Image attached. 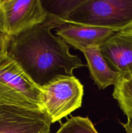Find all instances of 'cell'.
<instances>
[{"label": "cell", "instance_id": "2", "mask_svg": "<svg viewBox=\"0 0 132 133\" xmlns=\"http://www.w3.org/2000/svg\"><path fill=\"white\" fill-rule=\"evenodd\" d=\"M62 23L108 29L115 32L132 29V0H81Z\"/></svg>", "mask_w": 132, "mask_h": 133}, {"label": "cell", "instance_id": "7", "mask_svg": "<svg viewBox=\"0 0 132 133\" xmlns=\"http://www.w3.org/2000/svg\"><path fill=\"white\" fill-rule=\"evenodd\" d=\"M101 54L120 76L132 74V29L113 34L99 46Z\"/></svg>", "mask_w": 132, "mask_h": 133}, {"label": "cell", "instance_id": "11", "mask_svg": "<svg viewBox=\"0 0 132 133\" xmlns=\"http://www.w3.org/2000/svg\"><path fill=\"white\" fill-rule=\"evenodd\" d=\"M55 133H98L88 117H71Z\"/></svg>", "mask_w": 132, "mask_h": 133}, {"label": "cell", "instance_id": "9", "mask_svg": "<svg viewBox=\"0 0 132 133\" xmlns=\"http://www.w3.org/2000/svg\"><path fill=\"white\" fill-rule=\"evenodd\" d=\"M87 61L91 79L99 89L115 85L120 75L110 68L101 54L99 46L82 49Z\"/></svg>", "mask_w": 132, "mask_h": 133}, {"label": "cell", "instance_id": "8", "mask_svg": "<svg viewBox=\"0 0 132 133\" xmlns=\"http://www.w3.org/2000/svg\"><path fill=\"white\" fill-rule=\"evenodd\" d=\"M116 32L108 29L66 23L56 30V35L67 44L81 51L85 48L100 46Z\"/></svg>", "mask_w": 132, "mask_h": 133}, {"label": "cell", "instance_id": "6", "mask_svg": "<svg viewBox=\"0 0 132 133\" xmlns=\"http://www.w3.org/2000/svg\"><path fill=\"white\" fill-rule=\"evenodd\" d=\"M45 111L0 105V133H50Z\"/></svg>", "mask_w": 132, "mask_h": 133}, {"label": "cell", "instance_id": "12", "mask_svg": "<svg viewBox=\"0 0 132 133\" xmlns=\"http://www.w3.org/2000/svg\"><path fill=\"white\" fill-rule=\"evenodd\" d=\"M10 36L0 30V57L7 53Z\"/></svg>", "mask_w": 132, "mask_h": 133}, {"label": "cell", "instance_id": "10", "mask_svg": "<svg viewBox=\"0 0 132 133\" xmlns=\"http://www.w3.org/2000/svg\"><path fill=\"white\" fill-rule=\"evenodd\" d=\"M113 97L127 118L132 119V74L119 77L114 85Z\"/></svg>", "mask_w": 132, "mask_h": 133}, {"label": "cell", "instance_id": "5", "mask_svg": "<svg viewBox=\"0 0 132 133\" xmlns=\"http://www.w3.org/2000/svg\"><path fill=\"white\" fill-rule=\"evenodd\" d=\"M41 0H0V30L12 37L45 22Z\"/></svg>", "mask_w": 132, "mask_h": 133}, {"label": "cell", "instance_id": "1", "mask_svg": "<svg viewBox=\"0 0 132 133\" xmlns=\"http://www.w3.org/2000/svg\"><path fill=\"white\" fill-rule=\"evenodd\" d=\"M62 25L47 18L43 23L10 38L8 54L40 88L56 78L73 76L75 69L85 66L69 46L51 30Z\"/></svg>", "mask_w": 132, "mask_h": 133}, {"label": "cell", "instance_id": "4", "mask_svg": "<svg viewBox=\"0 0 132 133\" xmlns=\"http://www.w3.org/2000/svg\"><path fill=\"white\" fill-rule=\"evenodd\" d=\"M41 89L43 107L52 124L81 107L84 86L74 75L56 78Z\"/></svg>", "mask_w": 132, "mask_h": 133}, {"label": "cell", "instance_id": "13", "mask_svg": "<svg viewBox=\"0 0 132 133\" xmlns=\"http://www.w3.org/2000/svg\"><path fill=\"white\" fill-rule=\"evenodd\" d=\"M122 125L125 129L126 133H132V119L128 118L126 123H122Z\"/></svg>", "mask_w": 132, "mask_h": 133}, {"label": "cell", "instance_id": "3", "mask_svg": "<svg viewBox=\"0 0 132 133\" xmlns=\"http://www.w3.org/2000/svg\"><path fill=\"white\" fill-rule=\"evenodd\" d=\"M41 94L8 53L0 57V105L44 111Z\"/></svg>", "mask_w": 132, "mask_h": 133}]
</instances>
